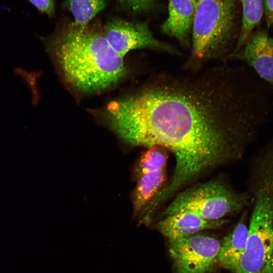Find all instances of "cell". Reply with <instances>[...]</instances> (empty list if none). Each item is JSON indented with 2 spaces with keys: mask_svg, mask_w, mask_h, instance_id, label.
I'll use <instances>...</instances> for the list:
<instances>
[{
  "mask_svg": "<svg viewBox=\"0 0 273 273\" xmlns=\"http://www.w3.org/2000/svg\"><path fill=\"white\" fill-rule=\"evenodd\" d=\"M273 97L251 69L220 66L190 75H163L137 93L110 102L103 116L133 146H162L174 156L162 205L189 184L241 159L268 121Z\"/></svg>",
  "mask_w": 273,
  "mask_h": 273,
  "instance_id": "6da1fadb",
  "label": "cell"
},
{
  "mask_svg": "<svg viewBox=\"0 0 273 273\" xmlns=\"http://www.w3.org/2000/svg\"><path fill=\"white\" fill-rule=\"evenodd\" d=\"M47 50L61 76L82 94L104 91L125 75L123 58L110 46L102 30L72 23L46 41Z\"/></svg>",
  "mask_w": 273,
  "mask_h": 273,
  "instance_id": "7a4b0ae2",
  "label": "cell"
},
{
  "mask_svg": "<svg viewBox=\"0 0 273 273\" xmlns=\"http://www.w3.org/2000/svg\"><path fill=\"white\" fill-rule=\"evenodd\" d=\"M234 0H202L192 29V56L197 63L229 56L236 38Z\"/></svg>",
  "mask_w": 273,
  "mask_h": 273,
  "instance_id": "3957f363",
  "label": "cell"
},
{
  "mask_svg": "<svg viewBox=\"0 0 273 273\" xmlns=\"http://www.w3.org/2000/svg\"><path fill=\"white\" fill-rule=\"evenodd\" d=\"M252 200L248 193H238L222 180L212 179L183 189L161 212L162 217L191 211L210 220L242 211Z\"/></svg>",
  "mask_w": 273,
  "mask_h": 273,
  "instance_id": "277c9868",
  "label": "cell"
},
{
  "mask_svg": "<svg viewBox=\"0 0 273 273\" xmlns=\"http://www.w3.org/2000/svg\"><path fill=\"white\" fill-rule=\"evenodd\" d=\"M246 247L235 273H270L273 251V193L252 198Z\"/></svg>",
  "mask_w": 273,
  "mask_h": 273,
  "instance_id": "5b68a950",
  "label": "cell"
},
{
  "mask_svg": "<svg viewBox=\"0 0 273 273\" xmlns=\"http://www.w3.org/2000/svg\"><path fill=\"white\" fill-rule=\"evenodd\" d=\"M168 243L175 273H209L218 258L221 244L215 238L198 233Z\"/></svg>",
  "mask_w": 273,
  "mask_h": 273,
  "instance_id": "8992f818",
  "label": "cell"
},
{
  "mask_svg": "<svg viewBox=\"0 0 273 273\" xmlns=\"http://www.w3.org/2000/svg\"><path fill=\"white\" fill-rule=\"evenodd\" d=\"M102 31L111 47L122 58L131 50L144 48L179 54L172 46L157 39L144 22L112 18L106 23Z\"/></svg>",
  "mask_w": 273,
  "mask_h": 273,
  "instance_id": "52a82bcc",
  "label": "cell"
},
{
  "mask_svg": "<svg viewBox=\"0 0 273 273\" xmlns=\"http://www.w3.org/2000/svg\"><path fill=\"white\" fill-rule=\"evenodd\" d=\"M229 58L246 63L273 89V38L266 30L253 32L246 44Z\"/></svg>",
  "mask_w": 273,
  "mask_h": 273,
  "instance_id": "ba28073f",
  "label": "cell"
},
{
  "mask_svg": "<svg viewBox=\"0 0 273 273\" xmlns=\"http://www.w3.org/2000/svg\"><path fill=\"white\" fill-rule=\"evenodd\" d=\"M225 218L210 220L197 214L186 211L163 217L155 225V229L168 239L174 240L209 229H218L228 223Z\"/></svg>",
  "mask_w": 273,
  "mask_h": 273,
  "instance_id": "9c48e42d",
  "label": "cell"
},
{
  "mask_svg": "<svg viewBox=\"0 0 273 273\" xmlns=\"http://www.w3.org/2000/svg\"><path fill=\"white\" fill-rule=\"evenodd\" d=\"M168 16L161 25L162 31L188 48L196 7L192 0H168Z\"/></svg>",
  "mask_w": 273,
  "mask_h": 273,
  "instance_id": "30bf717a",
  "label": "cell"
},
{
  "mask_svg": "<svg viewBox=\"0 0 273 273\" xmlns=\"http://www.w3.org/2000/svg\"><path fill=\"white\" fill-rule=\"evenodd\" d=\"M246 212L242 215L233 231L223 239L218 254L220 265L235 273L245 251L248 234Z\"/></svg>",
  "mask_w": 273,
  "mask_h": 273,
  "instance_id": "8fae6325",
  "label": "cell"
},
{
  "mask_svg": "<svg viewBox=\"0 0 273 273\" xmlns=\"http://www.w3.org/2000/svg\"><path fill=\"white\" fill-rule=\"evenodd\" d=\"M250 168L248 193L251 196L273 189V136L256 152Z\"/></svg>",
  "mask_w": 273,
  "mask_h": 273,
  "instance_id": "7c38bea8",
  "label": "cell"
},
{
  "mask_svg": "<svg viewBox=\"0 0 273 273\" xmlns=\"http://www.w3.org/2000/svg\"><path fill=\"white\" fill-rule=\"evenodd\" d=\"M166 177V167H165L148 173L138 179L132 197L135 216L140 214L149 202L164 187Z\"/></svg>",
  "mask_w": 273,
  "mask_h": 273,
  "instance_id": "4fadbf2b",
  "label": "cell"
},
{
  "mask_svg": "<svg viewBox=\"0 0 273 273\" xmlns=\"http://www.w3.org/2000/svg\"><path fill=\"white\" fill-rule=\"evenodd\" d=\"M234 1L241 4L242 18L236 44L232 54L239 51L246 44L253 30L260 24L264 12L263 0Z\"/></svg>",
  "mask_w": 273,
  "mask_h": 273,
  "instance_id": "5bb4252c",
  "label": "cell"
},
{
  "mask_svg": "<svg viewBox=\"0 0 273 273\" xmlns=\"http://www.w3.org/2000/svg\"><path fill=\"white\" fill-rule=\"evenodd\" d=\"M106 4V0H66L64 6L74 17L71 23L84 27L105 8Z\"/></svg>",
  "mask_w": 273,
  "mask_h": 273,
  "instance_id": "9a60e30c",
  "label": "cell"
},
{
  "mask_svg": "<svg viewBox=\"0 0 273 273\" xmlns=\"http://www.w3.org/2000/svg\"><path fill=\"white\" fill-rule=\"evenodd\" d=\"M168 150L160 146L147 148L142 154L134 169V176L138 180L150 172L166 167Z\"/></svg>",
  "mask_w": 273,
  "mask_h": 273,
  "instance_id": "2e32d148",
  "label": "cell"
},
{
  "mask_svg": "<svg viewBox=\"0 0 273 273\" xmlns=\"http://www.w3.org/2000/svg\"><path fill=\"white\" fill-rule=\"evenodd\" d=\"M156 0H117L120 8L133 13L146 12L154 6Z\"/></svg>",
  "mask_w": 273,
  "mask_h": 273,
  "instance_id": "e0dca14e",
  "label": "cell"
},
{
  "mask_svg": "<svg viewBox=\"0 0 273 273\" xmlns=\"http://www.w3.org/2000/svg\"><path fill=\"white\" fill-rule=\"evenodd\" d=\"M40 12L52 17L55 14V6L54 0H28Z\"/></svg>",
  "mask_w": 273,
  "mask_h": 273,
  "instance_id": "ac0fdd59",
  "label": "cell"
},
{
  "mask_svg": "<svg viewBox=\"0 0 273 273\" xmlns=\"http://www.w3.org/2000/svg\"><path fill=\"white\" fill-rule=\"evenodd\" d=\"M266 22L269 28L273 21V0H263Z\"/></svg>",
  "mask_w": 273,
  "mask_h": 273,
  "instance_id": "d6986e66",
  "label": "cell"
},
{
  "mask_svg": "<svg viewBox=\"0 0 273 273\" xmlns=\"http://www.w3.org/2000/svg\"><path fill=\"white\" fill-rule=\"evenodd\" d=\"M270 273H273V251L270 263Z\"/></svg>",
  "mask_w": 273,
  "mask_h": 273,
  "instance_id": "ffe728a7",
  "label": "cell"
},
{
  "mask_svg": "<svg viewBox=\"0 0 273 273\" xmlns=\"http://www.w3.org/2000/svg\"><path fill=\"white\" fill-rule=\"evenodd\" d=\"M202 0H192V1L193 2V4H194V5L195 6L196 8V6L199 3V2L200 1H201Z\"/></svg>",
  "mask_w": 273,
  "mask_h": 273,
  "instance_id": "44dd1931",
  "label": "cell"
},
{
  "mask_svg": "<svg viewBox=\"0 0 273 273\" xmlns=\"http://www.w3.org/2000/svg\"><path fill=\"white\" fill-rule=\"evenodd\" d=\"M271 25L272 26V27H273V21H272V23H271Z\"/></svg>",
  "mask_w": 273,
  "mask_h": 273,
  "instance_id": "7402d4cb",
  "label": "cell"
}]
</instances>
